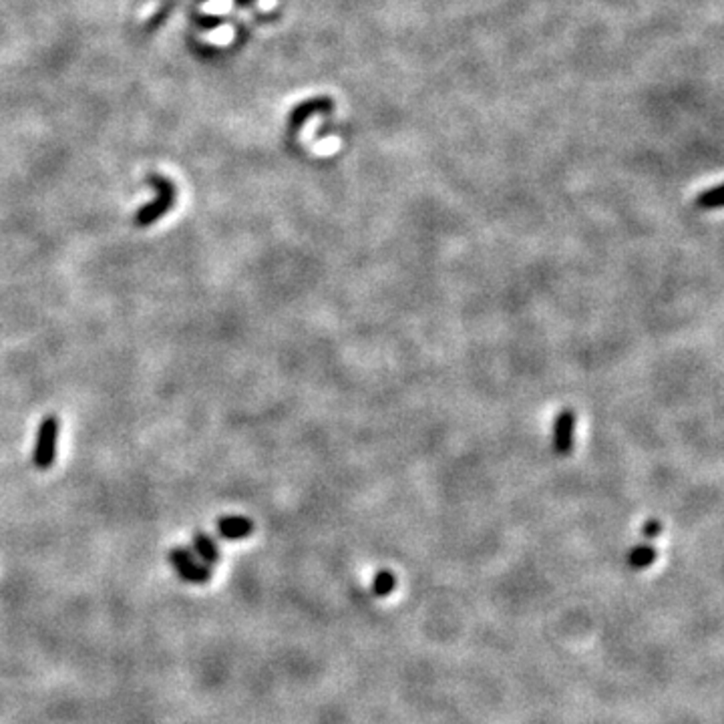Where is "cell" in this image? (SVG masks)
Listing matches in <instances>:
<instances>
[{"mask_svg":"<svg viewBox=\"0 0 724 724\" xmlns=\"http://www.w3.org/2000/svg\"><path fill=\"white\" fill-rule=\"evenodd\" d=\"M573 427H576V415L570 408H564L555 416L554 424V451L560 457H568L573 448Z\"/></svg>","mask_w":724,"mask_h":724,"instance_id":"4","label":"cell"},{"mask_svg":"<svg viewBox=\"0 0 724 724\" xmlns=\"http://www.w3.org/2000/svg\"><path fill=\"white\" fill-rule=\"evenodd\" d=\"M656 557L658 552L654 549V546H650V543H638V546L628 554V565L632 570H646L656 562Z\"/></svg>","mask_w":724,"mask_h":724,"instance_id":"8","label":"cell"},{"mask_svg":"<svg viewBox=\"0 0 724 724\" xmlns=\"http://www.w3.org/2000/svg\"><path fill=\"white\" fill-rule=\"evenodd\" d=\"M642 538L646 539H656L660 533H662V523L658 522V519H648L646 523L642 525Z\"/></svg>","mask_w":724,"mask_h":724,"instance_id":"11","label":"cell"},{"mask_svg":"<svg viewBox=\"0 0 724 724\" xmlns=\"http://www.w3.org/2000/svg\"><path fill=\"white\" fill-rule=\"evenodd\" d=\"M218 533L222 535L224 539H230V541L246 539L251 533H254V522H251L250 517H243V515L219 517Z\"/></svg>","mask_w":724,"mask_h":724,"instance_id":"5","label":"cell"},{"mask_svg":"<svg viewBox=\"0 0 724 724\" xmlns=\"http://www.w3.org/2000/svg\"><path fill=\"white\" fill-rule=\"evenodd\" d=\"M193 549L198 552V555L202 557V560L206 562L208 568H214V565L219 562L218 543L211 539L208 533L198 531L193 535Z\"/></svg>","mask_w":724,"mask_h":724,"instance_id":"7","label":"cell"},{"mask_svg":"<svg viewBox=\"0 0 724 724\" xmlns=\"http://www.w3.org/2000/svg\"><path fill=\"white\" fill-rule=\"evenodd\" d=\"M169 562L173 565V570L179 573V578L187 581V584H208L211 580V570L203 568L202 564L195 562V557L192 552H187L185 547H173L169 552Z\"/></svg>","mask_w":724,"mask_h":724,"instance_id":"3","label":"cell"},{"mask_svg":"<svg viewBox=\"0 0 724 724\" xmlns=\"http://www.w3.org/2000/svg\"><path fill=\"white\" fill-rule=\"evenodd\" d=\"M696 206L700 210H719L722 208V185H716L712 190L703 192L696 198Z\"/></svg>","mask_w":724,"mask_h":724,"instance_id":"10","label":"cell"},{"mask_svg":"<svg viewBox=\"0 0 724 724\" xmlns=\"http://www.w3.org/2000/svg\"><path fill=\"white\" fill-rule=\"evenodd\" d=\"M333 109V101L326 99V97H318V99H310L306 101V103L298 105L292 113V128H300V125L312 117L314 113H326Z\"/></svg>","mask_w":724,"mask_h":724,"instance_id":"6","label":"cell"},{"mask_svg":"<svg viewBox=\"0 0 724 724\" xmlns=\"http://www.w3.org/2000/svg\"><path fill=\"white\" fill-rule=\"evenodd\" d=\"M59 443V419L57 415H46L37 432V443L33 451V465L38 471H49L57 459Z\"/></svg>","mask_w":724,"mask_h":724,"instance_id":"2","label":"cell"},{"mask_svg":"<svg viewBox=\"0 0 724 724\" xmlns=\"http://www.w3.org/2000/svg\"><path fill=\"white\" fill-rule=\"evenodd\" d=\"M149 184H152L157 190V200L147 203V206L139 208V211L133 218V224L137 227H149L153 226L157 219H161L168 211L171 210L173 203H176V187H173L168 179L160 176L149 177Z\"/></svg>","mask_w":724,"mask_h":724,"instance_id":"1","label":"cell"},{"mask_svg":"<svg viewBox=\"0 0 724 724\" xmlns=\"http://www.w3.org/2000/svg\"><path fill=\"white\" fill-rule=\"evenodd\" d=\"M395 588H397V578H395V573L389 570L379 572L373 580V594L376 597L391 596L392 592H395Z\"/></svg>","mask_w":724,"mask_h":724,"instance_id":"9","label":"cell"}]
</instances>
